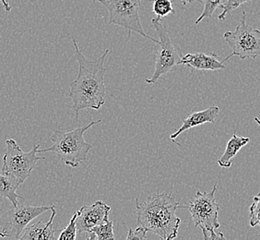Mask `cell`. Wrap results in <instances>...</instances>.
<instances>
[{"label":"cell","instance_id":"6da1fadb","mask_svg":"<svg viewBox=\"0 0 260 240\" xmlns=\"http://www.w3.org/2000/svg\"><path fill=\"white\" fill-rule=\"evenodd\" d=\"M72 41L79 64V73L77 79L70 82L69 97L73 102L72 107L78 120L80 111L90 108L99 110L105 104V76L107 69L105 68V62L112 49L107 48L97 59L89 60L83 55L75 39Z\"/></svg>","mask_w":260,"mask_h":240},{"label":"cell","instance_id":"7a4b0ae2","mask_svg":"<svg viewBox=\"0 0 260 240\" xmlns=\"http://www.w3.org/2000/svg\"><path fill=\"white\" fill-rule=\"evenodd\" d=\"M179 205L175 197L168 193H155L145 200H136V213L138 225L142 226L148 232H152L160 239H175L178 235L181 219L175 213Z\"/></svg>","mask_w":260,"mask_h":240},{"label":"cell","instance_id":"3957f363","mask_svg":"<svg viewBox=\"0 0 260 240\" xmlns=\"http://www.w3.org/2000/svg\"><path fill=\"white\" fill-rule=\"evenodd\" d=\"M102 122V120L92 121L88 125L77 128L71 131L55 130L52 135L53 145L45 150H39V153L53 152L59 156L66 165L70 167H78L80 163L88 160L87 155L93 144L84 140V133L92 126Z\"/></svg>","mask_w":260,"mask_h":240},{"label":"cell","instance_id":"277c9868","mask_svg":"<svg viewBox=\"0 0 260 240\" xmlns=\"http://www.w3.org/2000/svg\"><path fill=\"white\" fill-rule=\"evenodd\" d=\"M218 182H216L213 189L209 192L198 191L189 202V205L186 206L196 227H200L206 240L225 238L223 233L216 232V229L220 228V226L218 220L220 206L217 203L215 197Z\"/></svg>","mask_w":260,"mask_h":240},{"label":"cell","instance_id":"5b68a950","mask_svg":"<svg viewBox=\"0 0 260 240\" xmlns=\"http://www.w3.org/2000/svg\"><path fill=\"white\" fill-rule=\"evenodd\" d=\"M151 23L159 37V44L156 47L155 70L150 78L146 80L148 84H155L162 76L172 72L176 67L182 65L180 51L173 45L167 27L158 17L153 18Z\"/></svg>","mask_w":260,"mask_h":240},{"label":"cell","instance_id":"8992f818","mask_svg":"<svg viewBox=\"0 0 260 240\" xmlns=\"http://www.w3.org/2000/svg\"><path fill=\"white\" fill-rule=\"evenodd\" d=\"M105 6L109 11V24L118 25L143 36L146 39L159 44V40L146 35L141 24L140 11L141 0H93Z\"/></svg>","mask_w":260,"mask_h":240},{"label":"cell","instance_id":"52a82bcc","mask_svg":"<svg viewBox=\"0 0 260 240\" xmlns=\"http://www.w3.org/2000/svg\"><path fill=\"white\" fill-rule=\"evenodd\" d=\"M6 144L7 152L3 158L1 172L13 175L21 184H23L36 167L37 162L45 159L44 156L37 155V153H39L40 150V144H35L30 152L21 150L13 139L7 140Z\"/></svg>","mask_w":260,"mask_h":240},{"label":"cell","instance_id":"ba28073f","mask_svg":"<svg viewBox=\"0 0 260 240\" xmlns=\"http://www.w3.org/2000/svg\"><path fill=\"white\" fill-rule=\"evenodd\" d=\"M52 206H34L25 199L20 200L18 206L6 212L0 220V235L2 237L20 239L23 231L30 222L45 212L52 210Z\"/></svg>","mask_w":260,"mask_h":240},{"label":"cell","instance_id":"9c48e42d","mask_svg":"<svg viewBox=\"0 0 260 240\" xmlns=\"http://www.w3.org/2000/svg\"><path fill=\"white\" fill-rule=\"evenodd\" d=\"M223 38L233 49L232 54L222 60L223 62L234 55L239 56L241 59L256 58L260 55V31L246 23L245 10L235 30L226 32Z\"/></svg>","mask_w":260,"mask_h":240},{"label":"cell","instance_id":"30bf717a","mask_svg":"<svg viewBox=\"0 0 260 240\" xmlns=\"http://www.w3.org/2000/svg\"><path fill=\"white\" fill-rule=\"evenodd\" d=\"M111 207L102 200H97L93 204L82 206L78 211L77 226L79 233H88L96 225L104 224L109 218Z\"/></svg>","mask_w":260,"mask_h":240},{"label":"cell","instance_id":"8fae6325","mask_svg":"<svg viewBox=\"0 0 260 240\" xmlns=\"http://www.w3.org/2000/svg\"><path fill=\"white\" fill-rule=\"evenodd\" d=\"M182 65L200 70H220L226 68L224 62L219 60L216 53L186 54L182 57Z\"/></svg>","mask_w":260,"mask_h":240},{"label":"cell","instance_id":"7c38bea8","mask_svg":"<svg viewBox=\"0 0 260 240\" xmlns=\"http://www.w3.org/2000/svg\"><path fill=\"white\" fill-rule=\"evenodd\" d=\"M220 113L219 106H210L205 110L200 112H194L183 120V124L178 130L175 131L174 134L170 136V139L175 141L177 137L185 132L186 130H190L192 128H195L198 126L203 125L205 123H215L216 117Z\"/></svg>","mask_w":260,"mask_h":240},{"label":"cell","instance_id":"4fadbf2b","mask_svg":"<svg viewBox=\"0 0 260 240\" xmlns=\"http://www.w3.org/2000/svg\"><path fill=\"white\" fill-rule=\"evenodd\" d=\"M55 215L56 209L54 205L52 209L50 220L47 223H44V221L41 220L34 225H28L20 236V240H55L56 237L55 230L53 228V223Z\"/></svg>","mask_w":260,"mask_h":240},{"label":"cell","instance_id":"5bb4252c","mask_svg":"<svg viewBox=\"0 0 260 240\" xmlns=\"http://www.w3.org/2000/svg\"><path fill=\"white\" fill-rule=\"evenodd\" d=\"M22 185L19 180L13 175H9L1 172L0 175V196L10 200L14 207L18 206L20 200L25 199L24 197L19 195L17 190Z\"/></svg>","mask_w":260,"mask_h":240},{"label":"cell","instance_id":"9a60e30c","mask_svg":"<svg viewBox=\"0 0 260 240\" xmlns=\"http://www.w3.org/2000/svg\"><path fill=\"white\" fill-rule=\"evenodd\" d=\"M249 141H250L249 138L237 136L235 133H234V135L227 143L224 154L221 155L220 159L218 160V164H219L220 167H225V168L231 167L233 165L234 157Z\"/></svg>","mask_w":260,"mask_h":240},{"label":"cell","instance_id":"2e32d148","mask_svg":"<svg viewBox=\"0 0 260 240\" xmlns=\"http://www.w3.org/2000/svg\"><path fill=\"white\" fill-rule=\"evenodd\" d=\"M87 234V239L89 240L115 239L114 223L108 219L104 224L96 225Z\"/></svg>","mask_w":260,"mask_h":240},{"label":"cell","instance_id":"e0dca14e","mask_svg":"<svg viewBox=\"0 0 260 240\" xmlns=\"http://www.w3.org/2000/svg\"><path fill=\"white\" fill-rule=\"evenodd\" d=\"M152 12L155 13L159 19L175 13L171 0H152Z\"/></svg>","mask_w":260,"mask_h":240},{"label":"cell","instance_id":"ac0fdd59","mask_svg":"<svg viewBox=\"0 0 260 240\" xmlns=\"http://www.w3.org/2000/svg\"><path fill=\"white\" fill-rule=\"evenodd\" d=\"M204 3V9L201 15L196 20V24H199L200 21L206 18H210L213 15L214 11L218 8H222L227 0H201Z\"/></svg>","mask_w":260,"mask_h":240},{"label":"cell","instance_id":"d6986e66","mask_svg":"<svg viewBox=\"0 0 260 240\" xmlns=\"http://www.w3.org/2000/svg\"><path fill=\"white\" fill-rule=\"evenodd\" d=\"M77 217H78V212H75L69 225H67L65 229L61 232L60 235L58 236V239L75 240L77 238V233H78Z\"/></svg>","mask_w":260,"mask_h":240},{"label":"cell","instance_id":"ffe728a7","mask_svg":"<svg viewBox=\"0 0 260 240\" xmlns=\"http://www.w3.org/2000/svg\"><path fill=\"white\" fill-rule=\"evenodd\" d=\"M249 213H250V217H249L250 226L254 227L258 225L260 227V193L254 197V202L250 206Z\"/></svg>","mask_w":260,"mask_h":240},{"label":"cell","instance_id":"44dd1931","mask_svg":"<svg viewBox=\"0 0 260 240\" xmlns=\"http://www.w3.org/2000/svg\"><path fill=\"white\" fill-rule=\"evenodd\" d=\"M251 1H253V0H227L225 4L221 8L223 11L219 15L218 19L220 20H225L226 16H227L229 12L235 10V9H237L241 5H244L245 3H248V2H251Z\"/></svg>","mask_w":260,"mask_h":240},{"label":"cell","instance_id":"7402d4cb","mask_svg":"<svg viewBox=\"0 0 260 240\" xmlns=\"http://www.w3.org/2000/svg\"><path fill=\"white\" fill-rule=\"evenodd\" d=\"M147 233L148 231L142 226H138L136 229L130 228L126 235V239H145L147 238Z\"/></svg>","mask_w":260,"mask_h":240},{"label":"cell","instance_id":"603a6c76","mask_svg":"<svg viewBox=\"0 0 260 240\" xmlns=\"http://www.w3.org/2000/svg\"><path fill=\"white\" fill-rule=\"evenodd\" d=\"M2 2H3V6H4L5 10H7V11H10V10H11V7H10V4H9V2H8L7 0H2Z\"/></svg>","mask_w":260,"mask_h":240},{"label":"cell","instance_id":"cb8c5ba5","mask_svg":"<svg viewBox=\"0 0 260 240\" xmlns=\"http://www.w3.org/2000/svg\"><path fill=\"white\" fill-rule=\"evenodd\" d=\"M196 0H181V2H182V4L183 5H186V4H188V3H192V2H194Z\"/></svg>","mask_w":260,"mask_h":240},{"label":"cell","instance_id":"d4e9b609","mask_svg":"<svg viewBox=\"0 0 260 240\" xmlns=\"http://www.w3.org/2000/svg\"><path fill=\"white\" fill-rule=\"evenodd\" d=\"M255 122L260 126V119L259 118H257V117H255Z\"/></svg>","mask_w":260,"mask_h":240}]
</instances>
